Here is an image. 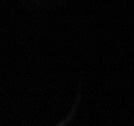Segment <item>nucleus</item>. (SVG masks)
<instances>
[{"label": "nucleus", "mask_w": 134, "mask_h": 126, "mask_svg": "<svg viewBox=\"0 0 134 126\" xmlns=\"http://www.w3.org/2000/svg\"><path fill=\"white\" fill-rule=\"evenodd\" d=\"M62 125H63V123H62V124H60V125H59V126H62Z\"/></svg>", "instance_id": "1"}]
</instances>
